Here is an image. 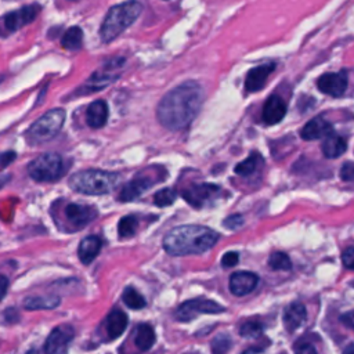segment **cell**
<instances>
[{
  "mask_svg": "<svg viewBox=\"0 0 354 354\" xmlns=\"http://www.w3.org/2000/svg\"><path fill=\"white\" fill-rule=\"evenodd\" d=\"M108 120V105L104 100L93 101L86 113V122L93 129H101Z\"/></svg>",
  "mask_w": 354,
  "mask_h": 354,
  "instance_id": "d6986e66",
  "label": "cell"
},
{
  "mask_svg": "<svg viewBox=\"0 0 354 354\" xmlns=\"http://www.w3.org/2000/svg\"><path fill=\"white\" fill-rule=\"evenodd\" d=\"M353 285H354V282H353Z\"/></svg>",
  "mask_w": 354,
  "mask_h": 354,
  "instance_id": "ee69618b",
  "label": "cell"
},
{
  "mask_svg": "<svg viewBox=\"0 0 354 354\" xmlns=\"http://www.w3.org/2000/svg\"><path fill=\"white\" fill-rule=\"evenodd\" d=\"M286 115V102L278 94H271L263 106V122L267 124H277L279 123L283 116Z\"/></svg>",
  "mask_w": 354,
  "mask_h": 354,
  "instance_id": "2e32d148",
  "label": "cell"
},
{
  "mask_svg": "<svg viewBox=\"0 0 354 354\" xmlns=\"http://www.w3.org/2000/svg\"><path fill=\"white\" fill-rule=\"evenodd\" d=\"M83 44V30L79 26H71L61 39V46L65 50L76 51Z\"/></svg>",
  "mask_w": 354,
  "mask_h": 354,
  "instance_id": "484cf974",
  "label": "cell"
},
{
  "mask_svg": "<svg viewBox=\"0 0 354 354\" xmlns=\"http://www.w3.org/2000/svg\"><path fill=\"white\" fill-rule=\"evenodd\" d=\"M39 12H40V7L37 4H29L19 10L7 12L4 15V26L11 32L18 30L19 28L30 24L37 17Z\"/></svg>",
  "mask_w": 354,
  "mask_h": 354,
  "instance_id": "4fadbf2b",
  "label": "cell"
},
{
  "mask_svg": "<svg viewBox=\"0 0 354 354\" xmlns=\"http://www.w3.org/2000/svg\"><path fill=\"white\" fill-rule=\"evenodd\" d=\"M156 183V178L149 176L148 173L140 171L134 178H131L129 183H126L120 191L119 201L122 202H130L137 199L141 194H144L147 189H149Z\"/></svg>",
  "mask_w": 354,
  "mask_h": 354,
  "instance_id": "30bf717a",
  "label": "cell"
},
{
  "mask_svg": "<svg viewBox=\"0 0 354 354\" xmlns=\"http://www.w3.org/2000/svg\"><path fill=\"white\" fill-rule=\"evenodd\" d=\"M26 354H41L37 348H32V350H29V351H26Z\"/></svg>",
  "mask_w": 354,
  "mask_h": 354,
  "instance_id": "b9f144b4",
  "label": "cell"
},
{
  "mask_svg": "<svg viewBox=\"0 0 354 354\" xmlns=\"http://www.w3.org/2000/svg\"><path fill=\"white\" fill-rule=\"evenodd\" d=\"M58 306L59 299L57 296H35L24 301V308L26 310H53Z\"/></svg>",
  "mask_w": 354,
  "mask_h": 354,
  "instance_id": "cb8c5ba5",
  "label": "cell"
},
{
  "mask_svg": "<svg viewBox=\"0 0 354 354\" xmlns=\"http://www.w3.org/2000/svg\"><path fill=\"white\" fill-rule=\"evenodd\" d=\"M123 301L127 307L133 308V310H141L147 306V301L144 299V296L134 288L129 286L124 289L123 292Z\"/></svg>",
  "mask_w": 354,
  "mask_h": 354,
  "instance_id": "4316f807",
  "label": "cell"
},
{
  "mask_svg": "<svg viewBox=\"0 0 354 354\" xmlns=\"http://www.w3.org/2000/svg\"><path fill=\"white\" fill-rule=\"evenodd\" d=\"M127 322H129L127 315L123 311H120V310L111 311V314L106 317V322H105L108 339H111V340L118 339L124 332Z\"/></svg>",
  "mask_w": 354,
  "mask_h": 354,
  "instance_id": "44dd1931",
  "label": "cell"
},
{
  "mask_svg": "<svg viewBox=\"0 0 354 354\" xmlns=\"http://www.w3.org/2000/svg\"><path fill=\"white\" fill-rule=\"evenodd\" d=\"M243 224V218L239 214H232L224 220V225L230 230H235Z\"/></svg>",
  "mask_w": 354,
  "mask_h": 354,
  "instance_id": "e575fe53",
  "label": "cell"
},
{
  "mask_svg": "<svg viewBox=\"0 0 354 354\" xmlns=\"http://www.w3.org/2000/svg\"><path fill=\"white\" fill-rule=\"evenodd\" d=\"M306 318H307V310L304 304L299 301L290 303L283 311V325L288 329V332H293L299 326H301Z\"/></svg>",
  "mask_w": 354,
  "mask_h": 354,
  "instance_id": "ac0fdd59",
  "label": "cell"
},
{
  "mask_svg": "<svg viewBox=\"0 0 354 354\" xmlns=\"http://www.w3.org/2000/svg\"><path fill=\"white\" fill-rule=\"evenodd\" d=\"M137 227H138V220L136 216H133V214L124 216L119 220L118 234L120 238H130L136 234Z\"/></svg>",
  "mask_w": 354,
  "mask_h": 354,
  "instance_id": "83f0119b",
  "label": "cell"
},
{
  "mask_svg": "<svg viewBox=\"0 0 354 354\" xmlns=\"http://www.w3.org/2000/svg\"><path fill=\"white\" fill-rule=\"evenodd\" d=\"M225 308L214 300L209 299H192L178 306L176 310V318L181 322H189L202 314H220Z\"/></svg>",
  "mask_w": 354,
  "mask_h": 354,
  "instance_id": "ba28073f",
  "label": "cell"
},
{
  "mask_svg": "<svg viewBox=\"0 0 354 354\" xmlns=\"http://www.w3.org/2000/svg\"><path fill=\"white\" fill-rule=\"evenodd\" d=\"M101 246H102V242L97 235H88V236L83 238L79 245V249H77L80 261L83 264H90L100 253Z\"/></svg>",
  "mask_w": 354,
  "mask_h": 354,
  "instance_id": "ffe728a7",
  "label": "cell"
},
{
  "mask_svg": "<svg viewBox=\"0 0 354 354\" xmlns=\"http://www.w3.org/2000/svg\"><path fill=\"white\" fill-rule=\"evenodd\" d=\"M203 98V88L196 82H185L170 90L159 101L156 108L158 120L167 130H181L195 119Z\"/></svg>",
  "mask_w": 354,
  "mask_h": 354,
  "instance_id": "6da1fadb",
  "label": "cell"
},
{
  "mask_svg": "<svg viewBox=\"0 0 354 354\" xmlns=\"http://www.w3.org/2000/svg\"><path fill=\"white\" fill-rule=\"evenodd\" d=\"M221 192L223 189L216 184L201 183V184H192L187 187L185 189H183L181 195L192 207L202 209L218 201L221 196Z\"/></svg>",
  "mask_w": 354,
  "mask_h": 354,
  "instance_id": "52a82bcc",
  "label": "cell"
},
{
  "mask_svg": "<svg viewBox=\"0 0 354 354\" xmlns=\"http://www.w3.org/2000/svg\"><path fill=\"white\" fill-rule=\"evenodd\" d=\"M155 332L151 325L148 324H141L136 329L134 335V344L141 350V351H148L153 343H155Z\"/></svg>",
  "mask_w": 354,
  "mask_h": 354,
  "instance_id": "603a6c76",
  "label": "cell"
},
{
  "mask_svg": "<svg viewBox=\"0 0 354 354\" xmlns=\"http://www.w3.org/2000/svg\"><path fill=\"white\" fill-rule=\"evenodd\" d=\"M177 198V192L171 188H163L159 189L155 196H153V202L156 206L159 207H165V206H170Z\"/></svg>",
  "mask_w": 354,
  "mask_h": 354,
  "instance_id": "f546056e",
  "label": "cell"
},
{
  "mask_svg": "<svg viewBox=\"0 0 354 354\" xmlns=\"http://www.w3.org/2000/svg\"><path fill=\"white\" fill-rule=\"evenodd\" d=\"M75 336V329L68 325L62 324L54 328L46 339L44 343V354H66L69 343Z\"/></svg>",
  "mask_w": 354,
  "mask_h": 354,
  "instance_id": "9c48e42d",
  "label": "cell"
},
{
  "mask_svg": "<svg viewBox=\"0 0 354 354\" xmlns=\"http://www.w3.org/2000/svg\"><path fill=\"white\" fill-rule=\"evenodd\" d=\"M317 87L330 97H342L347 88V75L344 72L324 73L318 77Z\"/></svg>",
  "mask_w": 354,
  "mask_h": 354,
  "instance_id": "8fae6325",
  "label": "cell"
},
{
  "mask_svg": "<svg viewBox=\"0 0 354 354\" xmlns=\"http://www.w3.org/2000/svg\"><path fill=\"white\" fill-rule=\"evenodd\" d=\"M14 159H15V152H11V151L4 152V153L1 155V166H3V167H7Z\"/></svg>",
  "mask_w": 354,
  "mask_h": 354,
  "instance_id": "f35d334b",
  "label": "cell"
},
{
  "mask_svg": "<svg viewBox=\"0 0 354 354\" xmlns=\"http://www.w3.org/2000/svg\"><path fill=\"white\" fill-rule=\"evenodd\" d=\"M340 177L344 181L354 183V162H346L340 167Z\"/></svg>",
  "mask_w": 354,
  "mask_h": 354,
  "instance_id": "d6a6232c",
  "label": "cell"
},
{
  "mask_svg": "<svg viewBox=\"0 0 354 354\" xmlns=\"http://www.w3.org/2000/svg\"><path fill=\"white\" fill-rule=\"evenodd\" d=\"M340 321L343 325H346L347 328H353L354 329V310L350 313H346L340 317Z\"/></svg>",
  "mask_w": 354,
  "mask_h": 354,
  "instance_id": "8d00e7d4",
  "label": "cell"
},
{
  "mask_svg": "<svg viewBox=\"0 0 354 354\" xmlns=\"http://www.w3.org/2000/svg\"><path fill=\"white\" fill-rule=\"evenodd\" d=\"M243 354H261V353L257 351V350H248V351H245Z\"/></svg>",
  "mask_w": 354,
  "mask_h": 354,
  "instance_id": "7bdbcfd3",
  "label": "cell"
},
{
  "mask_svg": "<svg viewBox=\"0 0 354 354\" xmlns=\"http://www.w3.org/2000/svg\"><path fill=\"white\" fill-rule=\"evenodd\" d=\"M120 181V174L105 170L88 169L71 176L69 187L86 195H105L111 192Z\"/></svg>",
  "mask_w": 354,
  "mask_h": 354,
  "instance_id": "277c9868",
  "label": "cell"
},
{
  "mask_svg": "<svg viewBox=\"0 0 354 354\" xmlns=\"http://www.w3.org/2000/svg\"><path fill=\"white\" fill-rule=\"evenodd\" d=\"M232 342L228 335H218L212 342V353L213 354H227L231 348Z\"/></svg>",
  "mask_w": 354,
  "mask_h": 354,
  "instance_id": "1f68e13d",
  "label": "cell"
},
{
  "mask_svg": "<svg viewBox=\"0 0 354 354\" xmlns=\"http://www.w3.org/2000/svg\"><path fill=\"white\" fill-rule=\"evenodd\" d=\"M65 122V111L62 108H55L47 111L36 122L30 124L26 131V140L30 145H39L50 141L58 134Z\"/></svg>",
  "mask_w": 354,
  "mask_h": 354,
  "instance_id": "5b68a950",
  "label": "cell"
},
{
  "mask_svg": "<svg viewBox=\"0 0 354 354\" xmlns=\"http://www.w3.org/2000/svg\"><path fill=\"white\" fill-rule=\"evenodd\" d=\"M259 282V277L252 271H236L230 277V290L235 296L250 293Z\"/></svg>",
  "mask_w": 354,
  "mask_h": 354,
  "instance_id": "9a60e30c",
  "label": "cell"
},
{
  "mask_svg": "<svg viewBox=\"0 0 354 354\" xmlns=\"http://www.w3.org/2000/svg\"><path fill=\"white\" fill-rule=\"evenodd\" d=\"M263 332V326L260 322L257 321H248V322H243L239 328V335L242 337H248V339H254V337H259Z\"/></svg>",
  "mask_w": 354,
  "mask_h": 354,
  "instance_id": "4dcf8cb0",
  "label": "cell"
},
{
  "mask_svg": "<svg viewBox=\"0 0 354 354\" xmlns=\"http://www.w3.org/2000/svg\"><path fill=\"white\" fill-rule=\"evenodd\" d=\"M141 11L142 6L137 0H129L109 8L100 29V36L102 41H113L140 17Z\"/></svg>",
  "mask_w": 354,
  "mask_h": 354,
  "instance_id": "3957f363",
  "label": "cell"
},
{
  "mask_svg": "<svg viewBox=\"0 0 354 354\" xmlns=\"http://www.w3.org/2000/svg\"><path fill=\"white\" fill-rule=\"evenodd\" d=\"M239 260V256L236 252H227L223 259H221V264L224 267H234Z\"/></svg>",
  "mask_w": 354,
  "mask_h": 354,
  "instance_id": "d590c367",
  "label": "cell"
},
{
  "mask_svg": "<svg viewBox=\"0 0 354 354\" xmlns=\"http://www.w3.org/2000/svg\"><path fill=\"white\" fill-rule=\"evenodd\" d=\"M296 354H317V350L314 348V346L306 343V344H301V346L296 350Z\"/></svg>",
  "mask_w": 354,
  "mask_h": 354,
  "instance_id": "74e56055",
  "label": "cell"
},
{
  "mask_svg": "<svg viewBox=\"0 0 354 354\" xmlns=\"http://www.w3.org/2000/svg\"><path fill=\"white\" fill-rule=\"evenodd\" d=\"M322 153L328 159H335L342 156L346 149H347V141L342 136L337 134H330L326 138H324L322 145H321Z\"/></svg>",
  "mask_w": 354,
  "mask_h": 354,
  "instance_id": "7402d4cb",
  "label": "cell"
},
{
  "mask_svg": "<svg viewBox=\"0 0 354 354\" xmlns=\"http://www.w3.org/2000/svg\"><path fill=\"white\" fill-rule=\"evenodd\" d=\"M343 354H354V343H350L344 350Z\"/></svg>",
  "mask_w": 354,
  "mask_h": 354,
  "instance_id": "60d3db41",
  "label": "cell"
},
{
  "mask_svg": "<svg viewBox=\"0 0 354 354\" xmlns=\"http://www.w3.org/2000/svg\"><path fill=\"white\" fill-rule=\"evenodd\" d=\"M342 261L346 268L354 270V245L344 249V252L342 253Z\"/></svg>",
  "mask_w": 354,
  "mask_h": 354,
  "instance_id": "836d02e7",
  "label": "cell"
},
{
  "mask_svg": "<svg viewBox=\"0 0 354 354\" xmlns=\"http://www.w3.org/2000/svg\"><path fill=\"white\" fill-rule=\"evenodd\" d=\"M65 163L58 153L47 152L35 158L28 165V174L39 183H53L65 174Z\"/></svg>",
  "mask_w": 354,
  "mask_h": 354,
  "instance_id": "8992f818",
  "label": "cell"
},
{
  "mask_svg": "<svg viewBox=\"0 0 354 354\" xmlns=\"http://www.w3.org/2000/svg\"><path fill=\"white\" fill-rule=\"evenodd\" d=\"M333 134V127L329 120H326L324 116H315L311 120H308L301 131L300 136L306 141H313V140H319V138H326L328 136Z\"/></svg>",
  "mask_w": 354,
  "mask_h": 354,
  "instance_id": "5bb4252c",
  "label": "cell"
},
{
  "mask_svg": "<svg viewBox=\"0 0 354 354\" xmlns=\"http://www.w3.org/2000/svg\"><path fill=\"white\" fill-rule=\"evenodd\" d=\"M218 238L214 230L205 225H180L166 234L163 248L170 256L201 254L212 249Z\"/></svg>",
  "mask_w": 354,
  "mask_h": 354,
  "instance_id": "7a4b0ae2",
  "label": "cell"
},
{
  "mask_svg": "<svg viewBox=\"0 0 354 354\" xmlns=\"http://www.w3.org/2000/svg\"><path fill=\"white\" fill-rule=\"evenodd\" d=\"M275 69V64L274 62H268V64H261L259 66L252 68L245 79V90L248 93L252 91H259L266 86V82L268 79V76L272 73V71Z\"/></svg>",
  "mask_w": 354,
  "mask_h": 354,
  "instance_id": "e0dca14e",
  "label": "cell"
},
{
  "mask_svg": "<svg viewBox=\"0 0 354 354\" xmlns=\"http://www.w3.org/2000/svg\"><path fill=\"white\" fill-rule=\"evenodd\" d=\"M261 166H263V156L260 153L254 152V153H250L245 160L238 163L235 166V171L239 176L248 177V176L254 174Z\"/></svg>",
  "mask_w": 354,
  "mask_h": 354,
  "instance_id": "d4e9b609",
  "label": "cell"
},
{
  "mask_svg": "<svg viewBox=\"0 0 354 354\" xmlns=\"http://www.w3.org/2000/svg\"><path fill=\"white\" fill-rule=\"evenodd\" d=\"M65 218L75 228H83L97 216V210L91 206L82 203H68L64 209Z\"/></svg>",
  "mask_w": 354,
  "mask_h": 354,
  "instance_id": "7c38bea8",
  "label": "cell"
},
{
  "mask_svg": "<svg viewBox=\"0 0 354 354\" xmlns=\"http://www.w3.org/2000/svg\"><path fill=\"white\" fill-rule=\"evenodd\" d=\"M7 283H8L7 278H6L4 275H1V297H4V296H6V292H7Z\"/></svg>",
  "mask_w": 354,
  "mask_h": 354,
  "instance_id": "ab89813d",
  "label": "cell"
},
{
  "mask_svg": "<svg viewBox=\"0 0 354 354\" xmlns=\"http://www.w3.org/2000/svg\"><path fill=\"white\" fill-rule=\"evenodd\" d=\"M268 264L272 270H279V271H288L292 268V261L289 256L283 252H274L268 257Z\"/></svg>",
  "mask_w": 354,
  "mask_h": 354,
  "instance_id": "f1b7e54d",
  "label": "cell"
}]
</instances>
